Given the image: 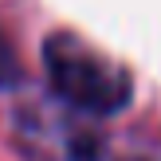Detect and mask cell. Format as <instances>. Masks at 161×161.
<instances>
[{"mask_svg":"<svg viewBox=\"0 0 161 161\" xmlns=\"http://www.w3.org/2000/svg\"><path fill=\"white\" fill-rule=\"evenodd\" d=\"M20 142L28 149H36L47 161H98V134L79 126V110L63 102V110L55 106H24L20 122Z\"/></svg>","mask_w":161,"mask_h":161,"instance_id":"cell-2","label":"cell"},{"mask_svg":"<svg viewBox=\"0 0 161 161\" xmlns=\"http://www.w3.org/2000/svg\"><path fill=\"white\" fill-rule=\"evenodd\" d=\"M16 79H20V59H16L12 43H8V36L0 31V86H12Z\"/></svg>","mask_w":161,"mask_h":161,"instance_id":"cell-3","label":"cell"},{"mask_svg":"<svg viewBox=\"0 0 161 161\" xmlns=\"http://www.w3.org/2000/svg\"><path fill=\"white\" fill-rule=\"evenodd\" d=\"M43 63L55 98L75 106L79 114H118L134 98V83L122 63L94 51L71 31H55L43 43Z\"/></svg>","mask_w":161,"mask_h":161,"instance_id":"cell-1","label":"cell"},{"mask_svg":"<svg viewBox=\"0 0 161 161\" xmlns=\"http://www.w3.org/2000/svg\"><path fill=\"white\" fill-rule=\"evenodd\" d=\"M130 161H157V157H130Z\"/></svg>","mask_w":161,"mask_h":161,"instance_id":"cell-4","label":"cell"}]
</instances>
